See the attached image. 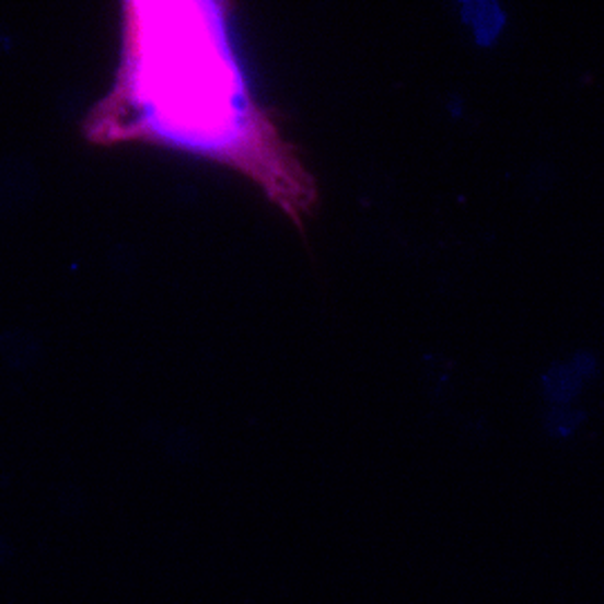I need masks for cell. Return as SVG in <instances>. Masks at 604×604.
<instances>
[{"label": "cell", "mask_w": 604, "mask_h": 604, "mask_svg": "<svg viewBox=\"0 0 604 604\" xmlns=\"http://www.w3.org/2000/svg\"><path fill=\"white\" fill-rule=\"evenodd\" d=\"M85 137L158 143L224 164L300 229L318 199L314 177L244 81L222 3H126L117 81L90 111Z\"/></svg>", "instance_id": "cell-1"}]
</instances>
